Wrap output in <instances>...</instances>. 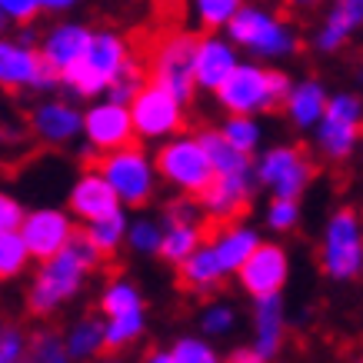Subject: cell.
I'll use <instances>...</instances> for the list:
<instances>
[{"mask_svg":"<svg viewBox=\"0 0 363 363\" xmlns=\"http://www.w3.org/2000/svg\"><path fill=\"white\" fill-rule=\"evenodd\" d=\"M100 260H104V253L80 230L57 257L37 264L30 284H27V297H23L27 300V310H30L33 317H54L57 310L64 307V303H70L84 290V284L100 267Z\"/></svg>","mask_w":363,"mask_h":363,"instance_id":"cell-1","label":"cell"},{"mask_svg":"<svg viewBox=\"0 0 363 363\" xmlns=\"http://www.w3.org/2000/svg\"><path fill=\"white\" fill-rule=\"evenodd\" d=\"M227 37L240 47V54L260 64H280L286 57H294L300 50V33L297 27L270 11L267 4H243L240 13L227 23Z\"/></svg>","mask_w":363,"mask_h":363,"instance_id":"cell-2","label":"cell"},{"mask_svg":"<svg viewBox=\"0 0 363 363\" xmlns=\"http://www.w3.org/2000/svg\"><path fill=\"white\" fill-rule=\"evenodd\" d=\"M290 87H294V80H290L286 70H280L274 64H260V60H243L233 70V77L213 94V100L220 104L223 113L260 117V113L284 107Z\"/></svg>","mask_w":363,"mask_h":363,"instance_id":"cell-3","label":"cell"},{"mask_svg":"<svg viewBox=\"0 0 363 363\" xmlns=\"http://www.w3.org/2000/svg\"><path fill=\"white\" fill-rule=\"evenodd\" d=\"M133 60L127 37L117 30H97L90 47L77 64L64 74V90L74 100H100L107 97L113 80L123 74V67Z\"/></svg>","mask_w":363,"mask_h":363,"instance_id":"cell-4","label":"cell"},{"mask_svg":"<svg viewBox=\"0 0 363 363\" xmlns=\"http://www.w3.org/2000/svg\"><path fill=\"white\" fill-rule=\"evenodd\" d=\"M154 160L160 180L184 197H200L210 187V180L217 177L200 133H177V137L164 140L157 147Z\"/></svg>","mask_w":363,"mask_h":363,"instance_id":"cell-5","label":"cell"},{"mask_svg":"<svg viewBox=\"0 0 363 363\" xmlns=\"http://www.w3.org/2000/svg\"><path fill=\"white\" fill-rule=\"evenodd\" d=\"M97 170L111 180V187L117 190V197L127 210L147 207L154 200L160 174H157V160L143 150L140 143H127L121 150L100 154Z\"/></svg>","mask_w":363,"mask_h":363,"instance_id":"cell-6","label":"cell"},{"mask_svg":"<svg viewBox=\"0 0 363 363\" xmlns=\"http://www.w3.org/2000/svg\"><path fill=\"white\" fill-rule=\"evenodd\" d=\"M320 270L337 284L363 274V220L357 210L340 207L327 217L320 237Z\"/></svg>","mask_w":363,"mask_h":363,"instance_id":"cell-7","label":"cell"},{"mask_svg":"<svg viewBox=\"0 0 363 363\" xmlns=\"http://www.w3.org/2000/svg\"><path fill=\"white\" fill-rule=\"evenodd\" d=\"M253 177L270 197L300 200L313 184V160L297 143H274L253 157Z\"/></svg>","mask_w":363,"mask_h":363,"instance_id":"cell-8","label":"cell"},{"mask_svg":"<svg viewBox=\"0 0 363 363\" xmlns=\"http://www.w3.org/2000/svg\"><path fill=\"white\" fill-rule=\"evenodd\" d=\"M197 44L200 37L194 30H170L157 40L154 54H150V80L167 87L184 104H190V97L197 94V80H194Z\"/></svg>","mask_w":363,"mask_h":363,"instance_id":"cell-9","label":"cell"},{"mask_svg":"<svg viewBox=\"0 0 363 363\" xmlns=\"http://www.w3.org/2000/svg\"><path fill=\"white\" fill-rule=\"evenodd\" d=\"M363 137V100L350 90H340L333 94L330 104H327V113L323 121L317 123L313 130V147L323 160H333L340 164L357 150V143Z\"/></svg>","mask_w":363,"mask_h":363,"instance_id":"cell-10","label":"cell"},{"mask_svg":"<svg viewBox=\"0 0 363 363\" xmlns=\"http://www.w3.org/2000/svg\"><path fill=\"white\" fill-rule=\"evenodd\" d=\"M0 87L4 90H37V94H50V90L64 87V80L54 67L44 60L40 47L27 44L21 37H4L0 40Z\"/></svg>","mask_w":363,"mask_h":363,"instance_id":"cell-11","label":"cell"},{"mask_svg":"<svg viewBox=\"0 0 363 363\" xmlns=\"http://www.w3.org/2000/svg\"><path fill=\"white\" fill-rule=\"evenodd\" d=\"M184 100L174 97L167 87L147 80V87L130 100V117L137 140L143 143H164L177 133H184Z\"/></svg>","mask_w":363,"mask_h":363,"instance_id":"cell-12","label":"cell"},{"mask_svg":"<svg viewBox=\"0 0 363 363\" xmlns=\"http://www.w3.org/2000/svg\"><path fill=\"white\" fill-rule=\"evenodd\" d=\"M160 220H164V250H160V260H167V264H174V267L184 264L210 233L207 213L200 207V200L184 197V194L174 203H167Z\"/></svg>","mask_w":363,"mask_h":363,"instance_id":"cell-13","label":"cell"},{"mask_svg":"<svg viewBox=\"0 0 363 363\" xmlns=\"http://www.w3.org/2000/svg\"><path fill=\"white\" fill-rule=\"evenodd\" d=\"M84 143L94 150V157L137 143L130 104H117L111 97L90 100V107L84 111Z\"/></svg>","mask_w":363,"mask_h":363,"instance_id":"cell-14","label":"cell"},{"mask_svg":"<svg viewBox=\"0 0 363 363\" xmlns=\"http://www.w3.org/2000/svg\"><path fill=\"white\" fill-rule=\"evenodd\" d=\"M21 233H23V240H27V247H30L33 260L40 264V260H50V257H57V253L64 250L67 243L80 233V227H77V217H74L70 210L37 207L27 213Z\"/></svg>","mask_w":363,"mask_h":363,"instance_id":"cell-15","label":"cell"},{"mask_svg":"<svg viewBox=\"0 0 363 363\" xmlns=\"http://www.w3.org/2000/svg\"><path fill=\"white\" fill-rule=\"evenodd\" d=\"M240 64H243L240 47L233 44L227 33H220V30L200 33L197 60H194V80H197V90H203V94H217V90L233 77V70H237Z\"/></svg>","mask_w":363,"mask_h":363,"instance_id":"cell-16","label":"cell"},{"mask_svg":"<svg viewBox=\"0 0 363 363\" xmlns=\"http://www.w3.org/2000/svg\"><path fill=\"white\" fill-rule=\"evenodd\" d=\"M27 127L33 140H40L44 147H67L84 137V111L64 97H47L30 111Z\"/></svg>","mask_w":363,"mask_h":363,"instance_id":"cell-17","label":"cell"},{"mask_svg":"<svg viewBox=\"0 0 363 363\" xmlns=\"http://www.w3.org/2000/svg\"><path fill=\"white\" fill-rule=\"evenodd\" d=\"M253 187H257L253 174H217L197 200L210 223L240 220L253 200Z\"/></svg>","mask_w":363,"mask_h":363,"instance_id":"cell-18","label":"cell"},{"mask_svg":"<svg viewBox=\"0 0 363 363\" xmlns=\"http://www.w3.org/2000/svg\"><path fill=\"white\" fill-rule=\"evenodd\" d=\"M286 277H290L286 250L280 247V243H267L264 240L257 250L250 253V260L240 267L237 280H240L247 297L260 300V297H274V294H280L284 284H286Z\"/></svg>","mask_w":363,"mask_h":363,"instance_id":"cell-19","label":"cell"},{"mask_svg":"<svg viewBox=\"0 0 363 363\" xmlns=\"http://www.w3.org/2000/svg\"><path fill=\"white\" fill-rule=\"evenodd\" d=\"M67 210L77 217V223H94L100 217H111L117 210H123L117 190L111 187V180L100 174L97 167H90L70 184V194H67Z\"/></svg>","mask_w":363,"mask_h":363,"instance_id":"cell-20","label":"cell"},{"mask_svg":"<svg viewBox=\"0 0 363 363\" xmlns=\"http://www.w3.org/2000/svg\"><path fill=\"white\" fill-rule=\"evenodd\" d=\"M207 243L213 257H217V264L227 277H237L240 274V267L250 260V253L264 243L260 230L250 227V223L243 220H227V223H210V233H207Z\"/></svg>","mask_w":363,"mask_h":363,"instance_id":"cell-21","label":"cell"},{"mask_svg":"<svg viewBox=\"0 0 363 363\" xmlns=\"http://www.w3.org/2000/svg\"><path fill=\"white\" fill-rule=\"evenodd\" d=\"M94 33H97V30H90L87 23L67 21V17H64V21H57L54 27L40 37V54H44L47 64L60 74V80H64L67 70H70V67L84 57V50H87L90 40H94Z\"/></svg>","mask_w":363,"mask_h":363,"instance_id":"cell-22","label":"cell"},{"mask_svg":"<svg viewBox=\"0 0 363 363\" xmlns=\"http://www.w3.org/2000/svg\"><path fill=\"white\" fill-rule=\"evenodd\" d=\"M357 30H363V0H333L313 33V47L320 54H340Z\"/></svg>","mask_w":363,"mask_h":363,"instance_id":"cell-23","label":"cell"},{"mask_svg":"<svg viewBox=\"0 0 363 363\" xmlns=\"http://www.w3.org/2000/svg\"><path fill=\"white\" fill-rule=\"evenodd\" d=\"M286 340V310H284V297H260L253 300V337L250 347L260 353V360L270 363L277 360V353L284 350Z\"/></svg>","mask_w":363,"mask_h":363,"instance_id":"cell-24","label":"cell"},{"mask_svg":"<svg viewBox=\"0 0 363 363\" xmlns=\"http://www.w3.org/2000/svg\"><path fill=\"white\" fill-rule=\"evenodd\" d=\"M333 94H327V87L320 84L317 77H303L294 80V87L284 100V117L290 121L294 130H317V123L323 121L327 113V104H330Z\"/></svg>","mask_w":363,"mask_h":363,"instance_id":"cell-25","label":"cell"},{"mask_svg":"<svg viewBox=\"0 0 363 363\" xmlns=\"http://www.w3.org/2000/svg\"><path fill=\"white\" fill-rule=\"evenodd\" d=\"M177 280H180V286H184L187 294H194V297H210V294L220 290V284L227 280V274L220 270L217 257H213V250H210V243L203 240L184 264L177 267Z\"/></svg>","mask_w":363,"mask_h":363,"instance_id":"cell-26","label":"cell"},{"mask_svg":"<svg viewBox=\"0 0 363 363\" xmlns=\"http://www.w3.org/2000/svg\"><path fill=\"white\" fill-rule=\"evenodd\" d=\"M64 347L74 357V363H94L100 353H107V330H104V317H77L74 323H67L64 330Z\"/></svg>","mask_w":363,"mask_h":363,"instance_id":"cell-27","label":"cell"},{"mask_svg":"<svg viewBox=\"0 0 363 363\" xmlns=\"http://www.w3.org/2000/svg\"><path fill=\"white\" fill-rule=\"evenodd\" d=\"M200 140H203V147H207L213 174H253V157L240 154V150H237V147L220 133V127L200 130Z\"/></svg>","mask_w":363,"mask_h":363,"instance_id":"cell-28","label":"cell"},{"mask_svg":"<svg viewBox=\"0 0 363 363\" xmlns=\"http://www.w3.org/2000/svg\"><path fill=\"white\" fill-rule=\"evenodd\" d=\"M80 230H84V237H87L104 257H113V253L127 243V230H130L127 207L117 210V213H111V217H100V220H94V223H84Z\"/></svg>","mask_w":363,"mask_h":363,"instance_id":"cell-29","label":"cell"},{"mask_svg":"<svg viewBox=\"0 0 363 363\" xmlns=\"http://www.w3.org/2000/svg\"><path fill=\"white\" fill-rule=\"evenodd\" d=\"M97 310H100V317H121V313L143 310V297L133 280H127V277H111V280L104 284V290H100Z\"/></svg>","mask_w":363,"mask_h":363,"instance_id":"cell-30","label":"cell"},{"mask_svg":"<svg viewBox=\"0 0 363 363\" xmlns=\"http://www.w3.org/2000/svg\"><path fill=\"white\" fill-rule=\"evenodd\" d=\"M104 330H107V350L123 353L147 333V313L133 310V313H121V317H104Z\"/></svg>","mask_w":363,"mask_h":363,"instance_id":"cell-31","label":"cell"},{"mask_svg":"<svg viewBox=\"0 0 363 363\" xmlns=\"http://www.w3.org/2000/svg\"><path fill=\"white\" fill-rule=\"evenodd\" d=\"M220 133L227 140L247 157L260 154V143H264V127L257 117H247V113H227L220 123Z\"/></svg>","mask_w":363,"mask_h":363,"instance_id":"cell-32","label":"cell"},{"mask_svg":"<svg viewBox=\"0 0 363 363\" xmlns=\"http://www.w3.org/2000/svg\"><path fill=\"white\" fill-rule=\"evenodd\" d=\"M30 260L33 253L21 230H0V280H17Z\"/></svg>","mask_w":363,"mask_h":363,"instance_id":"cell-33","label":"cell"},{"mask_svg":"<svg viewBox=\"0 0 363 363\" xmlns=\"http://www.w3.org/2000/svg\"><path fill=\"white\" fill-rule=\"evenodd\" d=\"M127 247L133 253H143V257H160V250H164V220L160 217H147V213L130 220Z\"/></svg>","mask_w":363,"mask_h":363,"instance_id":"cell-34","label":"cell"},{"mask_svg":"<svg viewBox=\"0 0 363 363\" xmlns=\"http://www.w3.org/2000/svg\"><path fill=\"white\" fill-rule=\"evenodd\" d=\"M27 363H74V357L64 347V333L40 327L30 333V350H27Z\"/></svg>","mask_w":363,"mask_h":363,"instance_id":"cell-35","label":"cell"},{"mask_svg":"<svg viewBox=\"0 0 363 363\" xmlns=\"http://www.w3.org/2000/svg\"><path fill=\"white\" fill-rule=\"evenodd\" d=\"M247 0H194V17L203 30H227Z\"/></svg>","mask_w":363,"mask_h":363,"instance_id":"cell-36","label":"cell"},{"mask_svg":"<svg viewBox=\"0 0 363 363\" xmlns=\"http://www.w3.org/2000/svg\"><path fill=\"white\" fill-rule=\"evenodd\" d=\"M237 327V310L227 300H210L200 310V333L203 337H230Z\"/></svg>","mask_w":363,"mask_h":363,"instance_id":"cell-37","label":"cell"},{"mask_svg":"<svg viewBox=\"0 0 363 363\" xmlns=\"http://www.w3.org/2000/svg\"><path fill=\"white\" fill-rule=\"evenodd\" d=\"M170 350H174V357L180 363H227V360H220V353L213 350V343L207 337H194V333L177 337Z\"/></svg>","mask_w":363,"mask_h":363,"instance_id":"cell-38","label":"cell"},{"mask_svg":"<svg viewBox=\"0 0 363 363\" xmlns=\"http://www.w3.org/2000/svg\"><path fill=\"white\" fill-rule=\"evenodd\" d=\"M267 230H277V233H290L294 227L300 223V200H284V197H270L267 203Z\"/></svg>","mask_w":363,"mask_h":363,"instance_id":"cell-39","label":"cell"},{"mask_svg":"<svg viewBox=\"0 0 363 363\" xmlns=\"http://www.w3.org/2000/svg\"><path fill=\"white\" fill-rule=\"evenodd\" d=\"M30 333H23L17 323H4L0 330V363H27Z\"/></svg>","mask_w":363,"mask_h":363,"instance_id":"cell-40","label":"cell"},{"mask_svg":"<svg viewBox=\"0 0 363 363\" xmlns=\"http://www.w3.org/2000/svg\"><path fill=\"white\" fill-rule=\"evenodd\" d=\"M147 87V77H143V67L137 64V60H130V64L123 67V74L117 80H113V87L107 90V97L117 100V104H130L140 90Z\"/></svg>","mask_w":363,"mask_h":363,"instance_id":"cell-41","label":"cell"},{"mask_svg":"<svg viewBox=\"0 0 363 363\" xmlns=\"http://www.w3.org/2000/svg\"><path fill=\"white\" fill-rule=\"evenodd\" d=\"M44 13L40 0H0V21L13 27H30Z\"/></svg>","mask_w":363,"mask_h":363,"instance_id":"cell-42","label":"cell"},{"mask_svg":"<svg viewBox=\"0 0 363 363\" xmlns=\"http://www.w3.org/2000/svg\"><path fill=\"white\" fill-rule=\"evenodd\" d=\"M27 213L30 210H23V203L11 194H4L0 197V230H21L23 220H27Z\"/></svg>","mask_w":363,"mask_h":363,"instance_id":"cell-43","label":"cell"},{"mask_svg":"<svg viewBox=\"0 0 363 363\" xmlns=\"http://www.w3.org/2000/svg\"><path fill=\"white\" fill-rule=\"evenodd\" d=\"M44 4V13H50V17H67V13L74 11V7H80L84 0H40Z\"/></svg>","mask_w":363,"mask_h":363,"instance_id":"cell-44","label":"cell"},{"mask_svg":"<svg viewBox=\"0 0 363 363\" xmlns=\"http://www.w3.org/2000/svg\"><path fill=\"white\" fill-rule=\"evenodd\" d=\"M227 363H264V360H260V353L247 343V347H237V350L227 357Z\"/></svg>","mask_w":363,"mask_h":363,"instance_id":"cell-45","label":"cell"},{"mask_svg":"<svg viewBox=\"0 0 363 363\" xmlns=\"http://www.w3.org/2000/svg\"><path fill=\"white\" fill-rule=\"evenodd\" d=\"M140 363H180V360L174 357V350H170V347H167V350H164V347H157V350H150Z\"/></svg>","mask_w":363,"mask_h":363,"instance_id":"cell-46","label":"cell"},{"mask_svg":"<svg viewBox=\"0 0 363 363\" xmlns=\"http://www.w3.org/2000/svg\"><path fill=\"white\" fill-rule=\"evenodd\" d=\"M290 11H313L317 4H323V0H284Z\"/></svg>","mask_w":363,"mask_h":363,"instance_id":"cell-47","label":"cell"},{"mask_svg":"<svg viewBox=\"0 0 363 363\" xmlns=\"http://www.w3.org/2000/svg\"><path fill=\"white\" fill-rule=\"evenodd\" d=\"M94 363H133V360H127L123 353H111V350H107V353H100Z\"/></svg>","mask_w":363,"mask_h":363,"instance_id":"cell-48","label":"cell"},{"mask_svg":"<svg viewBox=\"0 0 363 363\" xmlns=\"http://www.w3.org/2000/svg\"><path fill=\"white\" fill-rule=\"evenodd\" d=\"M357 363H363V360H357Z\"/></svg>","mask_w":363,"mask_h":363,"instance_id":"cell-49","label":"cell"}]
</instances>
